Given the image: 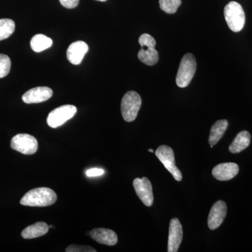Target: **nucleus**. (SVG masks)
Masks as SVG:
<instances>
[{
	"label": "nucleus",
	"mask_w": 252,
	"mask_h": 252,
	"mask_svg": "<svg viewBox=\"0 0 252 252\" xmlns=\"http://www.w3.org/2000/svg\"><path fill=\"white\" fill-rule=\"evenodd\" d=\"M57 200L54 190L46 187L32 189L25 194L20 203L24 206L47 207L54 205Z\"/></svg>",
	"instance_id": "1"
},
{
	"label": "nucleus",
	"mask_w": 252,
	"mask_h": 252,
	"mask_svg": "<svg viewBox=\"0 0 252 252\" xmlns=\"http://www.w3.org/2000/svg\"><path fill=\"white\" fill-rule=\"evenodd\" d=\"M196 68V61L193 54H187L184 56L176 77L177 85L180 88L187 87L195 75Z\"/></svg>",
	"instance_id": "2"
},
{
	"label": "nucleus",
	"mask_w": 252,
	"mask_h": 252,
	"mask_svg": "<svg viewBox=\"0 0 252 252\" xmlns=\"http://www.w3.org/2000/svg\"><path fill=\"white\" fill-rule=\"evenodd\" d=\"M139 44L142 49L138 52V59L147 65L157 64L159 60L158 52L155 49L157 42L155 39L149 34H143L139 38Z\"/></svg>",
	"instance_id": "3"
},
{
	"label": "nucleus",
	"mask_w": 252,
	"mask_h": 252,
	"mask_svg": "<svg viewBox=\"0 0 252 252\" xmlns=\"http://www.w3.org/2000/svg\"><path fill=\"white\" fill-rule=\"evenodd\" d=\"M225 21L228 28L235 32L243 29L245 24V14L241 6L237 1H230L224 8Z\"/></svg>",
	"instance_id": "4"
},
{
	"label": "nucleus",
	"mask_w": 252,
	"mask_h": 252,
	"mask_svg": "<svg viewBox=\"0 0 252 252\" xmlns=\"http://www.w3.org/2000/svg\"><path fill=\"white\" fill-rule=\"evenodd\" d=\"M142 105L140 94L135 91H128L124 94L121 104L122 117L127 122L135 121Z\"/></svg>",
	"instance_id": "5"
},
{
	"label": "nucleus",
	"mask_w": 252,
	"mask_h": 252,
	"mask_svg": "<svg viewBox=\"0 0 252 252\" xmlns=\"http://www.w3.org/2000/svg\"><path fill=\"white\" fill-rule=\"evenodd\" d=\"M155 154L175 180L181 182L182 180V172L176 165L175 154L171 147L166 145L160 146L156 151Z\"/></svg>",
	"instance_id": "6"
},
{
	"label": "nucleus",
	"mask_w": 252,
	"mask_h": 252,
	"mask_svg": "<svg viewBox=\"0 0 252 252\" xmlns=\"http://www.w3.org/2000/svg\"><path fill=\"white\" fill-rule=\"evenodd\" d=\"M77 112V107L71 104L58 107L49 113L47 118L48 125L52 128L59 127L74 117Z\"/></svg>",
	"instance_id": "7"
},
{
	"label": "nucleus",
	"mask_w": 252,
	"mask_h": 252,
	"mask_svg": "<svg viewBox=\"0 0 252 252\" xmlns=\"http://www.w3.org/2000/svg\"><path fill=\"white\" fill-rule=\"evenodd\" d=\"M11 147L25 155H32L37 152L38 142L28 134H18L11 139Z\"/></svg>",
	"instance_id": "8"
},
{
	"label": "nucleus",
	"mask_w": 252,
	"mask_h": 252,
	"mask_svg": "<svg viewBox=\"0 0 252 252\" xmlns=\"http://www.w3.org/2000/svg\"><path fill=\"white\" fill-rule=\"evenodd\" d=\"M133 187L136 193L142 203L147 207L152 206L154 203L152 185L148 178L144 177L142 179L136 178L133 181Z\"/></svg>",
	"instance_id": "9"
},
{
	"label": "nucleus",
	"mask_w": 252,
	"mask_h": 252,
	"mask_svg": "<svg viewBox=\"0 0 252 252\" xmlns=\"http://www.w3.org/2000/svg\"><path fill=\"white\" fill-rule=\"evenodd\" d=\"M183 239V229L180 220L177 218L172 219L169 227L168 245L167 252H177L180 248Z\"/></svg>",
	"instance_id": "10"
},
{
	"label": "nucleus",
	"mask_w": 252,
	"mask_h": 252,
	"mask_svg": "<svg viewBox=\"0 0 252 252\" xmlns=\"http://www.w3.org/2000/svg\"><path fill=\"white\" fill-rule=\"evenodd\" d=\"M227 214V206L223 200H218L212 205L209 214L208 226L210 229L215 230L223 223Z\"/></svg>",
	"instance_id": "11"
},
{
	"label": "nucleus",
	"mask_w": 252,
	"mask_h": 252,
	"mask_svg": "<svg viewBox=\"0 0 252 252\" xmlns=\"http://www.w3.org/2000/svg\"><path fill=\"white\" fill-rule=\"evenodd\" d=\"M52 89L46 86H39L28 91L22 97L26 104H36L45 102L52 97Z\"/></svg>",
	"instance_id": "12"
},
{
	"label": "nucleus",
	"mask_w": 252,
	"mask_h": 252,
	"mask_svg": "<svg viewBox=\"0 0 252 252\" xmlns=\"http://www.w3.org/2000/svg\"><path fill=\"white\" fill-rule=\"evenodd\" d=\"M239 172V167L234 162H225L216 165L212 174L217 180L228 181L234 178Z\"/></svg>",
	"instance_id": "13"
},
{
	"label": "nucleus",
	"mask_w": 252,
	"mask_h": 252,
	"mask_svg": "<svg viewBox=\"0 0 252 252\" xmlns=\"http://www.w3.org/2000/svg\"><path fill=\"white\" fill-rule=\"evenodd\" d=\"M89 51V46L83 41H77L73 42L69 45L67 50V58L68 61L72 64H81L86 53Z\"/></svg>",
	"instance_id": "14"
},
{
	"label": "nucleus",
	"mask_w": 252,
	"mask_h": 252,
	"mask_svg": "<svg viewBox=\"0 0 252 252\" xmlns=\"http://www.w3.org/2000/svg\"><path fill=\"white\" fill-rule=\"evenodd\" d=\"M90 236L97 243L108 246H114L118 242L117 233L107 228H94L90 232Z\"/></svg>",
	"instance_id": "15"
},
{
	"label": "nucleus",
	"mask_w": 252,
	"mask_h": 252,
	"mask_svg": "<svg viewBox=\"0 0 252 252\" xmlns=\"http://www.w3.org/2000/svg\"><path fill=\"white\" fill-rule=\"evenodd\" d=\"M251 142V135L248 131L244 130L239 132L229 147L232 154H238L248 148Z\"/></svg>",
	"instance_id": "16"
},
{
	"label": "nucleus",
	"mask_w": 252,
	"mask_h": 252,
	"mask_svg": "<svg viewBox=\"0 0 252 252\" xmlns=\"http://www.w3.org/2000/svg\"><path fill=\"white\" fill-rule=\"evenodd\" d=\"M49 225L45 222H37L25 228L21 233V236L24 239L39 238L46 235L49 232Z\"/></svg>",
	"instance_id": "17"
},
{
	"label": "nucleus",
	"mask_w": 252,
	"mask_h": 252,
	"mask_svg": "<svg viewBox=\"0 0 252 252\" xmlns=\"http://www.w3.org/2000/svg\"><path fill=\"white\" fill-rule=\"evenodd\" d=\"M228 126V121L225 119L217 121L212 125L209 137V143L210 145H215L221 139Z\"/></svg>",
	"instance_id": "18"
},
{
	"label": "nucleus",
	"mask_w": 252,
	"mask_h": 252,
	"mask_svg": "<svg viewBox=\"0 0 252 252\" xmlns=\"http://www.w3.org/2000/svg\"><path fill=\"white\" fill-rule=\"evenodd\" d=\"M53 44V41L51 38L48 37L44 34H36L32 38L31 46L32 49L36 53L41 52L49 49Z\"/></svg>",
	"instance_id": "19"
},
{
	"label": "nucleus",
	"mask_w": 252,
	"mask_h": 252,
	"mask_svg": "<svg viewBox=\"0 0 252 252\" xmlns=\"http://www.w3.org/2000/svg\"><path fill=\"white\" fill-rule=\"evenodd\" d=\"M15 23L8 18L0 19V41L9 38L15 31Z\"/></svg>",
	"instance_id": "20"
},
{
	"label": "nucleus",
	"mask_w": 252,
	"mask_h": 252,
	"mask_svg": "<svg viewBox=\"0 0 252 252\" xmlns=\"http://www.w3.org/2000/svg\"><path fill=\"white\" fill-rule=\"evenodd\" d=\"M182 4V0H159L160 9L169 14H175Z\"/></svg>",
	"instance_id": "21"
},
{
	"label": "nucleus",
	"mask_w": 252,
	"mask_h": 252,
	"mask_svg": "<svg viewBox=\"0 0 252 252\" xmlns=\"http://www.w3.org/2000/svg\"><path fill=\"white\" fill-rule=\"evenodd\" d=\"M11 62L9 56L0 54V79L6 77L11 70Z\"/></svg>",
	"instance_id": "22"
},
{
	"label": "nucleus",
	"mask_w": 252,
	"mask_h": 252,
	"mask_svg": "<svg viewBox=\"0 0 252 252\" xmlns=\"http://www.w3.org/2000/svg\"><path fill=\"white\" fill-rule=\"evenodd\" d=\"M67 252H96L94 248L84 245H72L68 247L65 250Z\"/></svg>",
	"instance_id": "23"
},
{
	"label": "nucleus",
	"mask_w": 252,
	"mask_h": 252,
	"mask_svg": "<svg viewBox=\"0 0 252 252\" xmlns=\"http://www.w3.org/2000/svg\"><path fill=\"white\" fill-rule=\"evenodd\" d=\"M60 2L67 9H74L79 4V0H60Z\"/></svg>",
	"instance_id": "24"
},
{
	"label": "nucleus",
	"mask_w": 252,
	"mask_h": 252,
	"mask_svg": "<svg viewBox=\"0 0 252 252\" xmlns=\"http://www.w3.org/2000/svg\"><path fill=\"white\" fill-rule=\"evenodd\" d=\"M104 170L99 168H92L86 171V175L89 177H98L104 175Z\"/></svg>",
	"instance_id": "25"
},
{
	"label": "nucleus",
	"mask_w": 252,
	"mask_h": 252,
	"mask_svg": "<svg viewBox=\"0 0 252 252\" xmlns=\"http://www.w3.org/2000/svg\"><path fill=\"white\" fill-rule=\"evenodd\" d=\"M148 151H149V152H152V153H153V152H154L153 149H149Z\"/></svg>",
	"instance_id": "26"
},
{
	"label": "nucleus",
	"mask_w": 252,
	"mask_h": 252,
	"mask_svg": "<svg viewBox=\"0 0 252 252\" xmlns=\"http://www.w3.org/2000/svg\"><path fill=\"white\" fill-rule=\"evenodd\" d=\"M54 228V225H51L49 226V228Z\"/></svg>",
	"instance_id": "27"
},
{
	"label": "nucleus",
	"mask_w": 252,
	"mask_h": 252,
	"mask_svg": "<svg viewBox=\"0 0 252 252\" xmlns=\"http://www.w3.org/2000/svg\"><path fill=\"white\" fill-rule=\"evenodd\" d=\"M96 1H106L107 0H96Z\"/></svg>",
	"instance_id": "28"
}]
</instances>
